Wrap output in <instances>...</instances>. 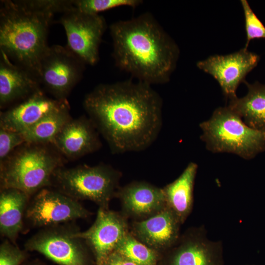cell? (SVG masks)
Returning <instances> with one entry per match:
<instances>
[{
    "mask_svg": "<svg viewBox=\"0 0 265 265\" xmlns=\"http://www.w3.org/2000/svg\"><path fill=\"white\" fill-rule=\"evenodd\" d=\"M83 106L113 154L146 150L161 130L162 99L144 82L99 84L85 96Z\"/></svg>",
    "mask_w": 265,
    "mask_h": 265,
    "instance_id": "cell-1",
    "label": "cell"
},
{
    "mask_svg": "<svg viewBox=\"0 0 265 265\" xmlns=\"http://www.w3.org/2000/svg\"><path fill=\"white\" fill-rule=\"evenodd\" d=\"M116 65L150 85L168 82L179 50L151 14L143 13L110 26Z\"/></svg>",
    "mask_w": 265,
    "mask_h": 265,
    "instance_id": "cell-2",
    "label": "cell"
},
{
    "mask_svg": "<svg viewBox=\"0 0 265 265\" xmlns=\"http://www.w3.org/2000/svg\"><path fill=\"white\" fill-rule=\"evenodd\" d=\"M53 15L38 0L0 1V51L37 79Z\"/></svg>",
    "mask_w": 265,
    "mask_h": 265,
    "instance_id": "cell-3",
    "label": "cell"
},
{
    "mask_svg": "<svg viewBox=\"0 0 265 265\" xmlns=\"http://www.w3.org/2000/svg\"><path fill=\"white\" fill-rule=\"evenodd\" d=\"M64 163L52 144L25 142L0 163V188L18 189L31 197L50 186L53 173Z\"/></svg>",
    "mask_w": 265,
    "mask_h": 265,
    "instance_id": "cell-4",
    "label": "cell"
},
{
    "mask_svg": "<svg viewBox=\"0 0 265 265\" xmlns=\"http://www.w3.org/2000/svg\"><path fill=\"white\" fill-rule=\"evenodd\" d=\"M201 139L214 153H228L251 159L265 150V133L247 125L227 106L219 107L199 125Z\"/></svg>",
    "mask_w": 265,
    "mask_h": 265,
    "instance_id": "cell-5",
    "label": "cell"
},
{
    "mask_svg": "<svg viewBox=\"0 0 265 265\" xmlns=\"http://www.w3.org/2000/svg\"><path fill=\"white\" fill-rule=\"evenodd\" d=\"M122 176L121 171L105 163L62 166L53 173L49 187L76 200H90L99 208L107 209L116 197Z\"/></svg>",
    "mask_w": 265,
    "mask_h": 265,
    "instance_id": "cell-6",
    "label": "cell"
},
{
    "mask_svg": "<svg viewBox=\"0 0 265 265\" xmlns=\"http://www.w3.org/2000/svg\"><path fill=\"white\" fill-rule=\"evenodd\" d=\"M80 231L74 222L41 228L26 241L25 249L59 265H92L90 250Z\"/></svg>",
    "mask_w": 265,
    "mask_h": 265,
    "instance_id": "cell-7",
    "label": "cell"
},
{
    "mask_svg": "<svg viewBox=\"0 0 265 265\" xmlns=\"http://www.w3.org/2000/svg\"><path fill=\"white\" fill-rule=\"evenodd\" d=\"M85 64L66 47L49 46L40 63V86L57 100H66L80 81Z\"/></svg>",
    "mask_w": 265,
    "mask_h": 265,
    "instance_id": "cell-8",
    "label": "cell"
},
{
    "mask_svg": "<svg viewBox=\"0 0 265 265\" xmlns=\"http://www.w3.org/2000/svg\"><path fill=\"white\" fill-rule=\"evenodd\" d=\"M24 224L32 228L45 227L85 219L91 213L79 201L52 188L42 189L31 197Z\"/></svg>",
    "mask_w": 265,
    "mask_h": 265,
    "instance_id": "cell-9",
    "label": "cell"
},
{
    "mask_svg": "<svg viewBox=\"0 0 265 265\" xmlns=\"http://www.w3.org/2000/svg\"><path fill=\"white\" fill-rule=\"evenodd\" d=\"M59 22L66 32V47L85 64L95 65L106 27L104 17L83 13L73 7L63 13Z\"/></svg>",
    "mask_w": 265,
    "mask_h": 265,
    "instance_id": "cell-10",
    "label": "cell"
},
{
    "mask_svg": "<svg viewBox=\"0 0 265 265\" xmlns=\"http://www.w3.org/2000/svg\"><path fill=\"white\" fill-rule=\"evenodd\" d=\"M260 57L247 49L227 55H214L200 61L197 66L212 76L229 100L236 97V91L246 75L258 64Z\"/></svg>",
    "mask_w": 265,
    "mask_h": 265,
    "instance_id": "cell-11",
    "label": "cell"
},
{
    "mask_svg": "<svg viewBox=\"0 0 265 265\" xmlns=\"http://www.w3.org/2000/svg\"><path fill=\"white\" fill-rule=\"evenodd\" d=\"M129 232L127 217L123 213L99 207L93 224L86 231H80L78 235L93 253L95 265H102Z\"/></svg>",
    "mask_w": 265,
    "mask_h": 265,
    "instance_id": "cell-12",
    "label": "cell"
},
{
    "mask_svg": "<svg viewBox=\"0 0 265 265\" xmlns=\"http://www.w3.org/2000/svg\"><path fill=\"white\" fill-rule=\"evenodd\" d=\"M203 227L192 228L180 236L171 248L170 265H222V246L209 239Z\"/></svg>",
    "mask_w": 265,
    "mask_h": 265,
    "instance_id": "cell-13",
    "label": "cell"
},
{
    "mask_svg": "<svg viewBox=\"0 0 265 265\" xmlns=\"http://www.w3.org/2000/svg\"><path fill=\"white\" fill-rule=\"evenodd\" d=\"M99 135L89 118L81 116L67 122L52 144L64 158L73 160L99 150Z\"/></svg>",
    "mask_w": 265,
    "mask_h": 265,
    "instance_id": "cell-14",
    "label": "cell"
},
{
    "mask_svg": "<svg viewBox=\"0 0 265 265\" xmlns=\"http://www.w3.org/2000/svg\"><path fill=\"white\" fill-rule=\"evenodd\" d=\"M181 223L165 207L156 214L134 221L131 233L138 240L157 252L170 249L179 239Z\"/></svg>",
    "mask_w": 265,
    "mask_h": 265,
    "instance_id": "cell-15",
    "label": "cell"
},
{
    "mask_svg": "<svg viewBox=\"0 0 265 265\" xmlns=\"http://www.w3.org/2000/svg\"><path fill=\"white\" fill-rule=\"evenodd\" d=\"M116 197L123 214L139 220L148 218L166 207L162 188L143 181H133L119 187Z\"/></svg>",
    "mask_w": 265,
    "mask_h": 265,
    "instance_id": "cell-16",
    "label": "cell"
},
{
    "mask_svg": "<svg viewBox=\"0 0 265 265\" xmlns=\"http://www.w3.org/2000/svg\"><path fill=\"white\" fill-rule=\"evenodd\" d=\"M0 54V108L18 104L43 89L34 75L14 63L3 52Z\"/></svg>",
    "mask_w": 265,
    "mask_h": 265,
    "instance_id": "cell-17",
    "label": "cell"
},
{
    "mask_svg": "<svg viewBox=\"0 0 265 265\" xmlns=\"http://www.w3.org/2000/svg\"><path fill=\"white\" fill-rule=\"evenodd\" d=\"M64 101L50 98L41 89L1 112L0 128L23 133Z\"/></svg>",
    "mask_w": 265,
    "mask_h": 265,
    "instance_id": "cell-18",
    "label": "cell"
},
{
    "mask_svg": "<svg viewBox=\"0 0 265 265\" xmlns=\"http://www.w3.org/2000/svg\"><path fill=\"white\" fill-rule=\"evenodd\" d=\"M23 191L14 188H0V233L13 243L24 227L25 215L30 199Z\"/></svg>",
    "mask_w": 265,
    "mask_h": 265,
    "instance_id": "cell-19",
    "label": "cell"
},
{
    "mask_svg": "<svg viewBox=\"0 0 265 265\" xmlns=\"http://www.w3.org/2000/svg\"><path fill=\"white\" fill-rule=\"evenodd\" d=\"M198 165L188 164L181 174L174 181L162 187L166 207L183 224L191 212L193 189Z\"/></svg>",
    "mask_w": 265,
    "mask_h": 265,
    "instance_id": "cell-20",
    "label": "cell"
},
{
    "mask_svg": "<svg viewBox=\"0 0 265 265\" xmlns=\"http://www.w3.org/2000/svg\"><path fill=\"white\" fill-rule=\"evenodd\" d=\"M248 91L244 96L229 101L227 106L249 127L265 133V84L244 82Z\"/></svg>",
    "mask_w": 265,
    "mask_h": 265,
    "instance_id": "cell-21",
    "label": "cell"
},
{
    "mask_svg": "<svg viewBox=\"0 0 265 265\" xmlns=\"http://www.w3.org/2000/svg\"><path fill=\"white\" fill-rule=\"evenodd\" d=\"M69 103L64 101L22 133L25 142L34 144H52L71 117Z\"/></svg>",
    "mask_w": 265,
    "mask_h": 265,
    "instance_id": "cell-22",
    "label": "cell"
},
{
    "mask_svg": "<svg viewBox=\"0 0 265 265\" xmlns=\"http://www.w3.org/2000/svg\"><path fill=\"white\" fill-rule=\"evenodd\" d=\"M114 251L138 265H157L158 252L140 241L130 232L121 239Z\"/></svg>",
    "mask_w": 265,
    "mask_h": 265,
    "instance_id": "cell-23",
    "label": "cell"
},
{
    "mask_svg": "<svg viewBox=\"0 0 265 265\" xmlns=\"http://www.w3.org/2000/svg\"><path fill=\"white\" fill-rule=\"evenodd\" d=\"M142 2L139 0H72L73 6L78 10L89 14L122 6L135 8Z\"/></svg>",
    "mask_w": 265,
    "mask_h": 265,
    "instance_id": "cell-24",
    "label": "cell"
},
{
    "mask_svg": "<svg viewBox=\"0 0 265 265\" xmlns=\"http://www.w3.org/2000/svg\"><path fill=\"white\" fill-rule=\"evenodd\" d=\"M245 19L246 41L244 48L247 49L250 41L254 39L265 38V26L254 13L246 0H240Z\"/></svg>",
    "mask_w": 265,
    "mask_h": 265,
    "instance_id": "cell-25",
    "label": "cell"
},
{
    "mask_svg": "<svg viewBox=\"0 0 265 265\" xmlns=\"http://www.w3.org/2000/svg\"><path fill=\"white\" fill-rule=\"evenodd\" d=\"M26 251L7 239H4L0 245V265H22L27 258Z\"/></svg>",
    "mask_w": 265,
    "mask_h": 265,
    "instance_id": "cell-26",
    "label": "cell"
},
{
    "mask_svg": "<svg viewBox=\"0 0 265 265\" xmlns=\"http://www.w3.org/2000/svg\"><path fill=\"white\" fill-rule=\"evenodd\" d=\"M25 142L22 133L0 128V163Z\"/></svg>",
    "mask_w": 265,
    "mask_h": 265,
    "instance_id": "cell-27",
    "label": "cell"
},
{
    "mask_svg": "<svg viewBox=\"0 0 265 265\" xmlns=\"http://www.w3.org/2000/svg\"><path fill=\"white\" fill-rule=\"evenodd\" d=\"M102 265H138L114 251L103 262Z\"/></svg>",
    "mask_w": 265,
    "mask_h": 265,
    "instance_id": "cell-28",
    "label": "cell"
},
{
    "mask_svg": "<svg viewBox=\"0 0 265 265\" xmlns=\"http://www.w3.org/2000/svg\"><path fill=\"white\" fill-rule=\"evenodd\" d=\"M22 265H42L41 263L37 262H25Z\"/></svg>",
    "mask_w": 265,
    "mask_h": 265,
    "instance_id": "cell-29",
    "label": "cell"
}]
</instances>
